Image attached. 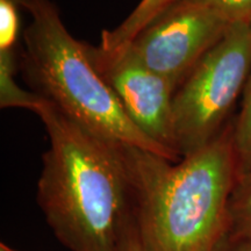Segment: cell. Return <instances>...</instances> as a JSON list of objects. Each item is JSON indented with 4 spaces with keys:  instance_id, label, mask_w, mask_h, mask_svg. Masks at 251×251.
Wrapping results in <instances>:
<instances>
[{
    "instance_id": "cell-8",
    "label": "cell",
    "mask_w": 251,
    "mask_h": 251,
    "mask_svg": "<svg viewBox=\"0 0 251 251\" xmlns=\"http://www.w3.org/2000/svg\"><path fill=\"white\" fill-rule=\"evenodd\" d=\"M14 52H0V106L1 108L30 109L37 114L47 100L33 91H25L18 85L14 79Z\"/></svg>"
},
{
    "instance_id": "cell-7",
    "label": "cell",
    "mask_w": 251,
    "mask_h": 251,
    "mask_svg": "<svg viewBox=\"0 0 251 251\" xmlns=\"http://www.w3.org/2000/svg\"><path fill=\"white\" fill-rule=\"evenodd\" d=\"M176 0H141L126 20L117 28L103 30L99 47L105 51L115 52L124 49L150 23L168 9Z\"/></svg>"
},
{
    "instance_id": "cell-12",
    "label": "cell",
    "mask_w": 251,
    "mask_h": 251,
    "mask_svg": "<svg viewBox=\"0 0 251 251\" xmlns=\"http://www.w3.org/2000/svg\"><path fill=\"white\" fill-rule=\"evenodd\" d=\"M17 0H0V52L14 51L19 37Z\"/></svg>"
},
{
    "instance_id": "cell-9",
    "label": "cell",
    "mask_w": 251,
    "mask_h": 251,
    "mask_svg": "<svg viewBox=\"0 0 251 251\" xmlns=\"http://www.w3.org/2000/svg\"><path fill=\"white\" fill-rule=\"evenodd\" d=\"M233 144L240 178L251 171V74L243 91L240 114L233 122Z\"/></svg>"
},
{
    "instance_id": "cell-4",
    "label": "cell",
    "mask_w": 251,
    "mask_h": 251,
    "mask_svg": "<svg viewBox=\"0 0 251 251\" xmlns=\"http://www.w3.org/2000/svg\"><path fill=\"white\" fill-rule=\"evenodd\" d=\"M250 74L251 24H233L175 92L172 119L180 157L198 151L222 133Z\"/></svg>"
},
{
    "instance_id": "cell-17",
    "label": "cell",
    "mask_w": 251,
    "mask_h": 251,
    "mask_svg": "<svg viewBox=\"0 0 251 251\" xmlns=\"http://www.w3.org/2000/svg\"><path fill=\"white\" fill-rule=\"evenodd\" d=\"M250 24H251V23H250Z\"/></svg>"
},
{
    "instance_id": "cell-14",
    "label": "cell",
    "mask_w": 251,
    "mask_h": 251,
    "mask_svg": "<svg viewBox=\"0 0 251 251\" xmlns=\"http://www.w3.org/2000/svg\"><path fill=\"white\" fill-rule=\"evenodd\" d=\"M224 251H251V229L235 235L226 234Z\"/></svg>"
},
{
    "instance_id": "cell-16",
    "label": "cell",
    "mask_w": 251,
    "mask_h": 251,
    "mask_svg": "<svg viewBox=\"0 0 251 251\" xmlns=\"http://www.w3.org/2000/svg\"><path fill=\"white\" fill-rule=\"evenodd\" d=\"M0 251H17V250L12 249V248L6 246L5 243H1V244H0Z\"/></svg>"
},
{
    "instance_id": "cell-5",
    "label": "cell",
    "mask_w": 251,
    "mask_h": 251,
    "mask_svg": "<svg viewBox=\"0 0 251 251\" xmlns=\"http://www.w3.org/2000/svg\"><path fill=\"white\" fill-rule=\"evenodd\" d=\"M230 26L205 8L174 2L127 47L176 91Z\"/></svg>"
},
{
    "instance_id": "cell-10",
    "label": "cell",
    "mask_w": 251,
    "mask_h": 251,
    "mask_svg": "<svg viewBox=\"0 0 251 251\" xmlns=\"http://www.w3.org/2000/svg\"><path fill=\"white\" fill-rule=\"evenodd\" d=\"M249 229H251V171L238 178L230 196L227 234H240Z\"/></svg>"
},
{
    "instance_id": "cell-13",
    "label": "cell",
    "mask_w": 251,
    "mask_h": 251,
    "mask_svg": "<svg viewBox=\"0 0 251 251\" xmlns=\"http://www.w3.org/2000/svg\"><path fill=\"white\" fill-rule=\"evenodd\" d=\"M120 251H148L141 237L140 229L137 227L135 218L126 229L124 237H122Z\"/></svg>"
},
{
    "instance_id": "cell-6",
    "label": "cell",
    "mask_w": 251,
    "mask_h": 251,
    "mask_svg": "<svg viewBox=\"0 0 251 251\" xmlns=\"http://www.w3.org/2000/svg\"><path fill=\"white\" fill-rule=\"evenodd\" d=\"M84 46L133 124L180 161L175 144L172 103L176 91L171 84L144 65L128 47L107 52L99 46Z\"/></svg>"
},
{
    "instance_id": "cell-11",
    "label": "cell",
    "mask_w": 251,
    "mask_h": 251,
    "mask_svg": "<svg viewBox=\"0 0 251 251\" xmlns=\"http://www.w3.org/2000/svg\"><path fill=\"white\" fill-rule=\"evenodd\" d=\"M219 15L229 24L251 23V0H176Z\"/></svg>"
},
{
    "instance_id": "cell-3",
    "label": "cell",
    "mask_w": 251,
    "mask_h": 251,
    "mask_svg": "<svg viewBox=\"0 0 251 251\" xmlns=\"http://www.w3.org/2000/svg\"><path fill=\"white\" fill-rule=\"evenodd\" d=\"M17 1L31 15L24 33L21 69L33 92L103 139L178 162L128 118L91 62L84 43L69 33L57 8L49 0Z\"/></svg>"
},
{
    "instance_id": "cell-1",
    "label": "cell",
    "mask_w": 251,
    "mask_h": 251,
    "mask_svg": "<svg viewBox=\"0 0 251 251\" xmlns=\"http://www.w3.org/2000/svg\"><path fill=\"white\" fill-rule=\"evenodd\" d=\"M37 115L49 136L37 181L47 224L71 251H120L135 218L122 144L81 127L48 101Z\"/></svg>"
},
{
    "instance_id": "cell-15",
    "label": "cell",
    "mask_w": 251,
    "mask_h": 251,
    "mask_svg": "<svg viewBox=\"0 0 251 251\" xmlns=\"http://www.w3.org/2000/svg\"><path fill=\"white\" fill-rule=\"evenodd\" d=\"M225 237H226V235L224 237L221 238V240H220V242L216 244V246L214 247V249H213L212 251H224V248H225Z\"/></svg>"
},
{
    "instance_id": "cell-2",
    "label": "cell",
    "mask_w": 251,
    "mask_h": 251,
    "mask_svg": "<svg viewBox=\"0 0 251 251\" xmlns=\"http://www.w3.org/2000/svg\"><path fill=\"white\" fill-rule=\"evenodd\" d=\"M134 214L148 251H212L228 230L238 179L233 122L198 151L171 162L122 146Z\"/></svg>"
}]
</instances>
